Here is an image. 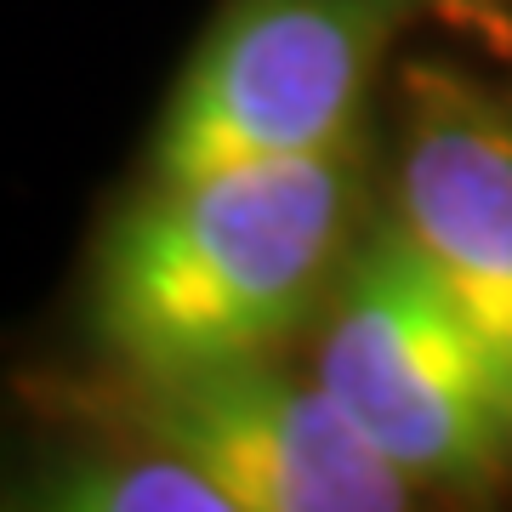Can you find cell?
<instances>
[{
  "instance_id": "2",
  "label": "cell",
  "mask_w": 512,
  "mask_h": 512,
  "mask_svg": "<svg viewBox=\"0 0 512 512\" xmlns=\"http://www.w3.org/2000/svg\"><path fill=\"white\" fill-rule=\"evenodd\" d=\"M319 387L410 484H473L512 456L507 365L404 228L353 256Z\"/></svg>"
},
{
  "instance_id": "1",
  "label": "cell",
  "mask_w": 512,
  "mask_h": 512,
  "mask_svg": "<svg viewBox=\"0 0 512 512\" xmlns=\"http://www.w3.org/2000/svg\"><path fill=\"white\" fill-rule=\"evenodd\" d=\"M353 228V160L154 177L97 262V336L154 382L256 365L285 342Z\"/></svg>"
},
{
  "instance_id": "5",
  "label": "cell",
  "mask_w": 512,
  "mask_h": 512,
  "mask_svg": "<svg viewBox=\"0 0 512 512\" xmlns=\"http://www.w3.org/2000/svg\"><path fill=\"white\" fill-rule=\"evenodd\" d=\"M399 228L512 376V114L456 69L410 74Z\"/></svg>"
},
{
  "instance_id": "6",
  "label": "cell",
  "mask_w": 512,
  "mask_h": 512,
  "mask_svg": "<svg viewBox=\"0 0 512 512\" xmlns=\"http://www.w3.org/2000/svg\"><path fill=\"white\" fill-rule=\"evenodd\" d=\"M52 507L86 512H228L222 490L188 456H137V461H86L46 484Z\"/></svg>"
},
{
  "instance_id": "4",
  "label": "cell",
  "mask_w": 512,
  "mask_h": 512,
  "mask_svg": "<svg viewBox=\"0 0 512 512\" xmlns=\"http://www.w3.org/2000/svg\"><path fill=\"white\" fill-rule=\"evenodd\" d=\"M160 444L194 461L228 512H393L416 495L319 382L256 365L171 382Z\"/></svg>"
},
{
  "instance_id": "3",
  "label": "cell",
  "mask_w": 512,
  "mask_h": 512,
  "mask_svg": "<svg viewBox=\"0 0 512 512\" xmlns=\"http://www.w3.org/2000/svg\"><path fill=\"white\" fill-rule=\"evenodd\" d=\"M410 12L416 0H234L188 57L154 177L348 154Z\"/></svg>"
},
{
  "instance_id": "7",
  "label": "cell",
  "mask_w": 512,
  "mask_h": 512,
  "mask_svg": "<svg viewBox=\"0 0 512 512\" xmlns=\"http://www.w3.org/2000/svg\"><path fill=\"white\" fill-rule=\"evenodd\" d=\"M416 6L484 52L512 57V0H416Z\"/></svg>"
}]
</instances>
